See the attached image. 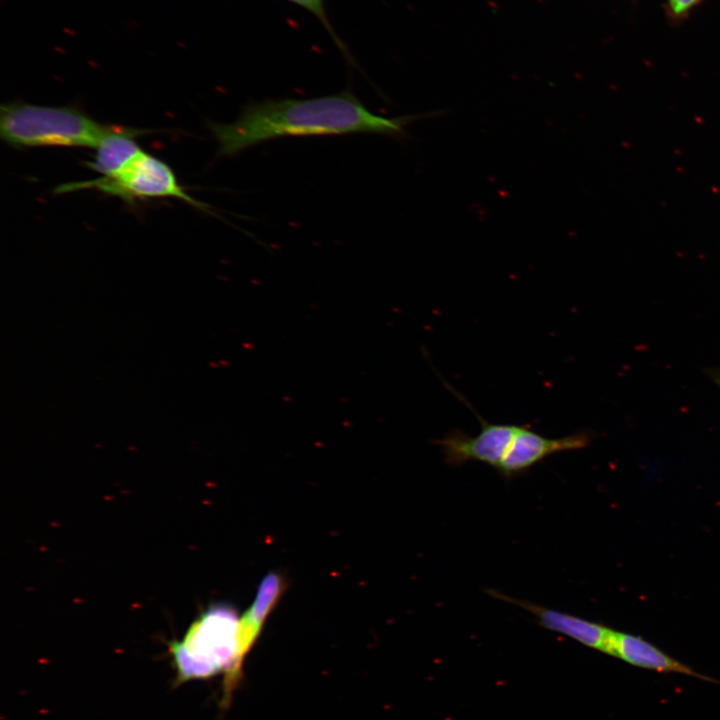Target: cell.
Wrapping results in <instances>:
<instances>
[{"label":"cell","instance_id":"obj_10","mask_svg":"<svg viewBox=\"0 0 720 720\" xmlns=\"http://www.w3.org/2000/svg\"><path fill=\"white\" fill-rule=\"evenodd\" d=\"M288 1L294 5L299 6L300 8L308 11L310 14H312L316 19L322 24V26L325 28V30L330 35L331 39L339 49L340 53L343 55L344 59L347 61V63L353 67L359 69V66L357 62L355 61L354 57L350 53L347 45L345 44L344 40L338 35L336 30L334 29L332 22L329 19V16L326 11V5L325 0H285Z\"/></svg>","mask_w":720,"mask_h":720},{"label":"cell","instance_id":"obj_6","mask_svg":"<svg viewBox=\"0 0 720 720\" xmlns=\"http://www.w3.org/2000/svg\"><path fill=\"white\" fill-rule=\"evenodd\" d=\"M592 438L593 433L587 430L560 438H548L527 425L519 426L497 470L505 478L518 476L555 453L587 447Z\"/></svg>","mask_w":720,"mask_h":720},{"label":"cell","instance_id":"obj_3","mask_svg":"<svg viewBox=\"0 0 720 720\" xmlns=\"http://www.w3.org/2000/svg\"><path fill=\"white\" fill-rule=\"evenodd\" d=\"M74 107L12 102L1 106L0 135L15 148L62 146L96 148L111 130Z\"/></svg>","mask_w":720,"mask_h":720},{"label":"cell","instance_id":"obj_11","mask_svg":"<svg viewBox=\"0 0 720 720\" xmlns=\"http://www.w3.org/2000/svg\"><path fill=\"white\" fill-rule=\"evenodd\" d=\"M674 14L681 15L687 12L700 0H668Z\"/></svg>","mask_w":720,"mask_h":720},{"label":"cell","instance_id":"obj_2","mask_svg":"<svg viewBox=\"0 0 720 720\" xmlns=\"http://www.w3.org/2000/svg\"><path fill=\"white\" fill-rule=\"evenodd\" d=\"M278 601L274 590L263 587L257 590L253 603L241 615L226 603L208 607L180 640L169 644L177 681L183 683L223 674L224 698H229L240 679L245 657Z\"/></svg>","mask_w":720,"mask_h":720},{"label":"cell","instance_id":"obj_9","mask_svg":"<svg viewBox=\"0 0 720 720\" xmlns=\"http://www.w3.org/2000/svg\"><path fill=\"white\" fill-rule=\"evenodd\" d=\"M143 133V130L112 125L96 147L94 160L86 165L102 177H115L143 151L134 139Z\"/></svg>","mask_w":720,"mask_h":720},{"label":"cell","instance_id":"obj_8","mask_svg":"<svg viewBox=\"0 0 720 720\" xmlns=\"http://www.w3.org/2000/svg\"><path fill=\"white\" fill-rule=\"evenodd\" d=\"M611 656H615L636 667L657 672L678 673L719 683L706 675L696 672L641 636L634 634L616 631Z\"/></svg>","mask_w":720,"mask_h":720},{"label":"cell","instance_id":"obj_12","mask_svg":"<svg viewBox=\"0 0 720 720\" xmlns=\"http://www.w3.org/2000/svg\"><path fill=\"white\" fill-rule=\"evenodd\" d=\"M707 376L720 388V367L710 368L706 371Z\"/></svg>","mask_w":720,"mask_h":720},{"label":"cell","instance_id":"obj_1","mask_svg":"<svg viewBox=\"0 0 720 720\" xmlns=\"http://www.w3.org/2000/svg\"><path fill=\"white\" fill-rule=\"evenodd\" d=\"M412 114L388 118L370 111L352 92L308 99H267L245 105L231 123H208L220 156H234L255 145L283 137L376 133L401 139L417 119Z\"/></svg>","mask_w":720,"mask_h":720},{"label":"cell","instance_id":"obj_5","mask_svg":"<svg viewBox=\"0 0 720 720\" xmlns=\"http://www.w3.org/2000/svg\"><path fill=\"white\" fill-rule=\"evenodd\" d=\"M479 419L481 430L476 435L471 436L455 428L434 441L448 465L457 467L469 461H477L498 468L519 426L490 423L481 417Z\"/></svg>","mask_w":720,"mask_h":720},{"label":"cell","instance_id":"obj_4","mask_svg":"<svg viewBox=\"0 0 720 720\" xmlns=\"http://www.w3.org/2000/svg\"><path fill=\"white\" fill-rule=\"evenodd\" d=\"M83 188H96L129 202L135 199L173 197L201 210L209 211L206 204L195 200L185 192L174 172L165 162L144 151L115 177H99L64 184L58 187L57 191L64 193Z\"/></svg>","mask_w":720,"mask_h":720},{"label":"cell","instance_id":"obj_7","mask_svg":"<svg viewBox=\"0 0 720 720\" xmlns=\"http://www.w3.org/2000/svg\"><path fill=\"white\" fill-rule=\"evenodd\" d=\"M493 597L521 607L533 614L540 625L577 642L611 655L616 631L597 622L520 600L497 590H488Z\"/></svg>","mask_w":720,"mask_h":720}]
</instances>
